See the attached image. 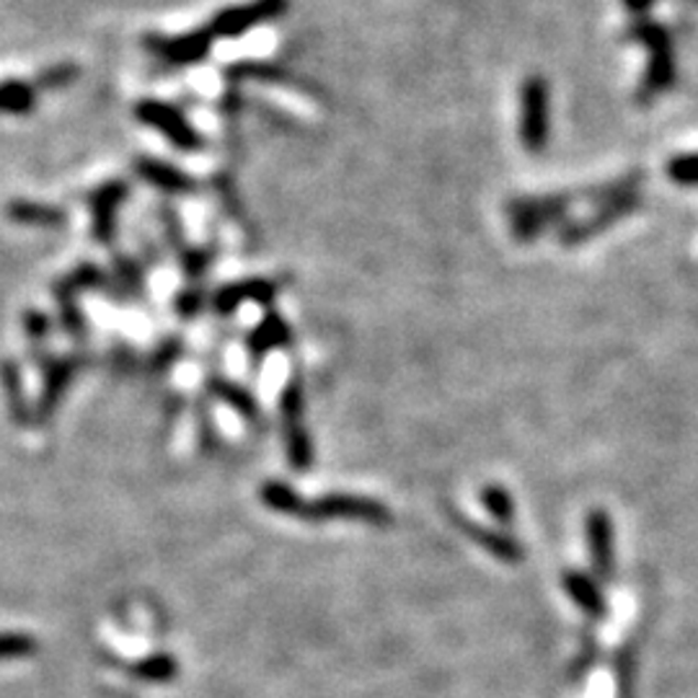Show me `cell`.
<instances>
[{"instance_id": "cell-1", "label": "cell", "mask_w": 698, "mask_h": 698, "mask_svg": "<svg viewBox=\"0 0 698 698\" xmlns=\"http://www.w3.org/2000/svg\"><path fill=\"white\" fill-rule=\"evenodd\" d=\"M626 40L644 44L650 50V68L644 73L642 84H639L636 99L639 103L655 101L659 94L675 84V57H673V42L665 26L655 24L650 19H639L634 26L626 32Z\"/></svg>"}, {"instance_id": "cell-2", "label": "cell", "mask_w": 698, "mask_h": 698, "mask_svg": "<svg viewBox=\"0 0 698 698\" xmlns=\"http://www.w3.org/2000/svg\"><path fill=\"white\" fill-rule=\"evenodd\" d=\"M552 132V96L546 78L531 76L520 86V143L528 153H541Z\"/></svg>"}, {"instance_id": "cell-3", "label": "cell", "mask_w": 698, "mask_h": 698, "mask_svg": "<svg viewBox=\"0 0 698 698\" xmlns=\"http://www.w3.org/2000/svg\"><path fill=\"white\" fill-rule=\"evenodd\" d=\"M282 425H285V452L290 460V469L308 471L314 463V443L306 429V396H303L301 381H290L287 389L282 391Z\"/></svg>"}, {"instance_id": "cell-4", "label": "cell", "mask_w": 698, "mask_h": 698, "mask_svg": "<svg viewBox=\"0 0 698 698\" xmlns=\"http://www.w3.org/2000/svg\"><path fill=\"white\" fill-rule=\"evenodd\" d=\"M306 520H360L370 525L391 523V510L383 502L358 494H326L321 500L306 502L303 510Z\"/></svg>"}, {"instance_id": "cell-5", "label": "cell", "mask_w": 698, "mask_h": 698, "mask_svg": "<svg viewBox=\"0 0 698 698\" xmlns=\"http://www.w3.org/2000/svg\"><path fill=\"white\" fill-rule=\"evenodd\" d=\"M285 11H287V0H251V3L233 6V9L220 11L218 17L210 21L207 32L212 34V40H233V36L247 34L249 29L282 17Z\"/></svg>"}, {"instance_id": "cell-6", "label": "cell", "mask_w": 698, "mask_h": 698, "mask_svg": "<svg viewBox=\"0 0 698 698\" xmlns=\"http://www.w3.org/2000/svg\"><path fill=\"white\" fill-rule=\"evenodd\" d=\"M639 205H642V195H639V192L615 197V199H611V203L600 205L598 210L590 215V218H585L579 222H567V226L559 230V243L561 247H579V243L596 239L598 233L613 228L615 222L629 218L631 212L639 210Z\"/></svg>"}, {"instance_id": "cell-7", "label": "cell", "mask_w": 698, "mask_h": 698, "mask_svg": "<svg viewBox=\"0 0 698 698\" xmlns=\"http://www.w3.org/2000/svg\"><path fill=\"white\" fill-rule=\"evenodd\" d=\"M138 120L145 122L148 128L159 130L168 143H174L182 151H197L203 148L199 132L187 122V117L179 109L168 107L161 101H140L138 103Z\"/></svg>"}, {"instance_id": "cell-8", "label": "cell", "mask_w": 698, "mask_h": 698, "mask_svg": "<svg viewBox=\"0 0 698 698\" xmlns=\"http://www.w3.org/2000/svg\"><path fill=\"white\" fill-rule=\"evenodd\" d=\"M585 538H588L590 564L600 579H613L615 575V531L613 517L603 508H596L585 517Z\"/></svg>"}, {"instance_id": "cell-9", "label": "cell", "mask_w": 698, "mask_h": 698, "mask_svg": "<svg viewBox=\"0 0 698 698\" xmlns=\"http://www.w3.org/2000/svg\"><path fill=\"white\" fill-rule=\"evenodd\" d=\"M210 44L212 34L207 32V29L179 36H151V40H148V47H151L161 61H166L171 65H192L205 61L207 52H210Z\"/></svg>"}, {"instance_id": "cell-10", "label": "cell", "mask_w": 698, "mask_h": 698, "mask_svg": "<svg viewBox=\"0 0 698 698\" xmlns=\"http://www.w3.org/2000/svg\"><path fill=\"white\" fill-rule=\"evenodd\" d=\"M456 525L473 541V544L484 548L487 554H492L494 559H500L504 564H517L525 559V548L520 546V541L512 538L510 533L487 528V525L473 523V520L463 515H456Z\"/></svg>"}, {"instance_id": "cell-11", "label": "cell", "mask_w": 698, "mask_h": 698, "mask_svg": "<svg viewBox=\"0 0 698 698\" xmlns=\"http://www.w3.org/2000/svg\"><path fill=\"white\" fill-rule=\"evenodd\" d=\"M561 588L571 598L579 611L588 615L590 621H606L611 608H608V600L600 590V585L590 575L579 569H567L561 577Z\"/></svg>"}, {"instance_id": "cell-12", "label": "cell", "mask_w": 698, "mask_h": 698, "mask_svg": "<svg viewBox=\"0 0 698 698\" xmlns=\"http://www.w3.org/2000/svg\"><path fill=\"white\" fill-rule=\"evenodd\" d=\"M277 295V285L270 280H243L233 285L220 287L215 293L212 306L218 314H230V310L241 308L243 303H270Z\"/></svg>"}, {"instance_id": "cell-13", "label": "cell", "mask_w": 698, "mask_h": 698, "mask_svg": "<svg viewBox=\"0 0 698 698\" xmlns=\"http://www.w3.org/2000/svg\"><path fill=\"white\" fill-rule=\"evenodd\" d=\"M128 197L124 182H109L91 197V212H94V236L96 241L109 243L114 239V215L117 207Z\"/></svg>"}, {"instance_id": "cell-14", "label": "cell", "mask_w": 698, "mask_h": 698, "mask_svg": "<svg viewBox=\"0 0 698 698\" xmlns=\"http://www.w3.org/2000/svg\"><path fill=\"white\" fill-rule=\"evenodd\" d=\"M639 636H629L615 652V698H636Z\"/></svg>"}, {"instance_id": "cell-15", "label": "cell", "mask_w": 698, "mask_h": 698, "mask_svg": "<svg viewBox=\"0 0 698 698\" xmlns=\"http://www.w3.org/2000/svg\"><path fill=\"white\" fill-rule=\"evenodd\" d=\"M135 166H138V174L143 176L145 182H151L153 187H159L163 192H174L176 195V192H189L192 187H195V182H192L184 171L171 166V163H163L155 159H140Z\"/></svg>"}, {"instance_id": "cell-16", "label": "cell", "mask_w": 698, "mask_h": 698, "mask_svg": "<svg viewBox=\"0 0 698 698\" xmlns=\"http://www.w3.org/2000/svg\"><path fill=\"white\" fill-rule=\"evenodd\" d=\"M290 337H293V334H290V326L282 321L277 314H266L264 321L249 334L247 345L254 358H264V355L272 352V349L285 347Z\"/></svg>"}, {"instance_id": "cell-17", "label": "cell", "mask_w": 698, "mask_h": 698, "mask_svg": "<svg viewBox=\"0 0 698 698\" xmlns=\"http://www.w3.org/2000/svg\"><path fill=\"white\" fill-rule=\"evenodd\" d=\"M259 497H262L266 508L272 512H280V515L303 517V510H306V500L293 487L285 484V481H264L262 489H259Z\"/></svg>"}, {"instance_id": "cell-18", "label": "cell", "mask_w": 698, "mask_h": 698, "mask_svg": "<svg viewBox=\"0 0 698 698\" xmlns=\"http://www.w3.org/2000/svg\"><path fill=\"white\" fill-rule=\"evenodd\" d=\"M479 500L500 525H510L515 520V500H512V494L502 484L481 487Z\"/></svg>"}, {"instance_id": "cell-19", "label": "cell", "mask_w": 698, "mask_h": 698, "mask_svg": "<svg viewBox=\"0 0 698 698\" xmlns=\"http://www.w3.org/2000/svg\"><path fill=\"white\" fill-rule=\"evenodd\" d=\"M210 389L218 393V396L226 401L228 406H233L236 412L241 414V417L247 419H257L259 417V404L257 399L251 396V393L243 389V385L239 383H228V381H215Z\"/></svg>"}, {"instance_id": "cell-20", "label": "cell", "mask_w": 698, "mask_h": 698, "mask_svg": "<svg viewBox=\"0 0 698 698\" xmlns=\"http://www.w3.org/2000/svg\"><path fill=\"white\" fill-rule=\"evenodd\" d=\"M11 220L29 222V226H61L63 212L55 207H44L34 203H13L9 207Z\"/></svg>"}, {"instance_id": "cell-21", "label": "cell", "mask_w": 698, "mask_h": 698, "mask_svg": "<svg viewBox=\"0 0 698 698\" xmlns=\"http://www.w3.org/2000/svg\"><path fill=\"white\" fill-rule=\"evenodd\" d=\"M73 375V362H57V366L50 368V375H47V385H44V393H42V412H50L52 406L57 404V399H61V393L65 389V383L70 381Z\"/></svg>"}, {"instance_id": "cell-22", "label": "cell", "mask_w": 698, "mask_h": 698, "mask_svg": "<svg viewBox=\"0 0 698 698\" xmlns=\"http://www.w3.org/2000/svg\"><path fill=\"white\" fill-rule=\"evenodd\" d=\"M667 176H670L675 184H683V187H698V153L675 155V159L667 163Z\"/></svg>"}, {"instance_id": "cell-23", "label": "cell", "mask_w": 698, "mask_h": 698, "mask_svg": "<svg viewBox=\"0 0 698 698\" xmlns=\"http://www.w3.org/2000/svg\"><path fill=\"white\" fill-rule=\"evenodd\" d=\"M29 650H32V642L24 636H0V657L26 655Z\"/></svg>"}, {"instance_id": "cell-24", "label": "cell", "mask_w": 698, "mask_h": 698, "mask_svg": "<svg viewBox=\"0 0 698 698\" xmlns=\"http://www.w3.org/2000/svg\"><path fill=\"white\" fill-rule=\"evenodd\" d=\"M623 3H626V9L631 13H636V17H644V13H647L652 6H655V0H623Z\"/></svg>"}]
</instances>
